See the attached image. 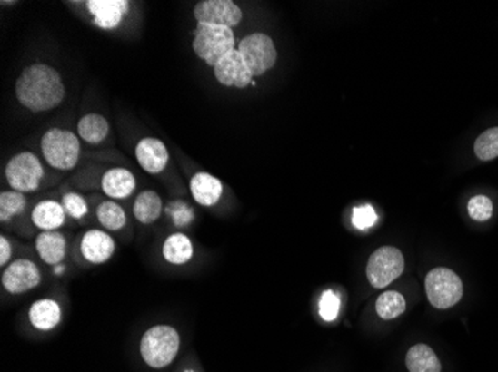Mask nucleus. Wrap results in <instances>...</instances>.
Here are the masks:
<instances>
[{
    "instance_id": "1",
    "label": "nucleus",
    "mask_w": 498,
    "mask_h": 372,
    "mask_svg": "<svg viewBox=\"0 0 498 372\" xmlns=\"http://www.w3.org/2000/svg\"><path fill=\"white\" fill-rule=\"evenodd\" d=\"M18 102L32 112H46L57 108L65 99V85L55 69L36 63L25 67L15 83Z\"/></svg>"
},
{
    "instance_id": "2",
    "label": "nucleus",
    "mask_w": 498,
    "mask_h": 372,
    "mask_svg": "<svg viewBox=\"0 0 498 372\" xmlns=\"http://www.w3.org/2000/svg\"><path fill=\"white\" fill-rule=\"evenodd\" d=\"M195 55L211 67L234 51V34L229 27L221 25L197 24L193 41Z\"/></svg>"
},
{
    "instance_id": "3",
    "label": "nucleus",
    "mask_w": 498,
    "mask_h": 372,
    "mask_svg": "<svg viewBox=\"0 0 498 372\" xmlns=\"http://www.w3.org/2000/svg\"><path fill=\"white\" fill-rule=\"evenodd\" d=\"M179 350V334L167 325L151 328L142 337L141 355L153 368H164L172 364Z\"/></svg>"
},
{
    "instance_id": "4",
    "label": "nucleus",
    "mask_w": 498,
    "mask_h": 372,
    "mask_svg": "<svg viewBox=\"0 0 498 372\" xmlns=\"http://www.w3.org/2000/svg\"><path fill=\"white\" fill-rule=\"evenodd\" d=\"M42 155L51 167L72 170L78 164L81 145L78 136L62 129H51L42 136Z\"/></svg>"
},
{
    "instance_id": "5",
    "label": "nucleus",
    "mask_w": 498,
    "mask_h": 372,
    "mask_svg": "<svg viewBox=\"0 0 498 372\" xmlns=\"http://www.w3.org/2000/svg\"><path fill=\"white\" fill-rule=\"evenodd\" d=\"M425 290L428 301L439 310L455 306L463 298V281L453 269L437 267L427 274Z\"/></svg>"
},
{
    "instance_id": "6",
    "label": "nucleus",
    "mask_w": 498,
    "mask_h": 372,
    "mask_svg": "<svg viewBox=\"0 0 498 372\" xmlns=\"http://www.w3.org/2000/svg\"><path fill=\"white\" fill-rule=\"evenodd\" d=\"M404 269V258L399 249L383 246L370 257L365 274L370 285L376 289H383L399 279Z\"/></svg>"
},
{
    "instance_id": "7",
    "label": "nucleus",
    "mask_w": 498,
    "mask_h": 372,
    "mask_svg": "<svg viewBox=\"0 0 498 372\" xmlns=\"http://www.w3.org/2000/svg\"><path fill=\"white\" fill-rule=\"evenodd\" d=\"M5 174L9 186L25 194L38 190L39 182L44 178V167L35 153L21 152L9 160Z\"/></svg>"
},
{
    "instance_id": "8",
    "label": "nucleus",
    "mask_w": 498,
    "mask_h": 372,
    "mask_svg": "<svg viewBox=\"0 0 498 372\" xmlns=\"http://www.w3.org/2000/svg\"><path fill=\"white\" fill-rule=\"evenodd\" d=\"M239 53L245 60L246 66L254 76H262L274 66L278 53L274 44L267 34H253L239 44Z\"/></svg>"
},
{
    "instance_id": "9",
    "label": "nucleus",
    "mask_w": 498,
    "mask_h": 372,
    "mask_svg": "<svg viewBox=\"0 0 498 372\" xmlns=\"http://www.w3.org/2000/svg\"><path fill=\"white\" fill-rule=\"evenodd\" d=\"M194 18L199 24L236 27L242 21V11L232 0H204L195 5Z\"/></svg>"
},
{
    "instance_id": "10",
    "label": "nucleus",
    "mask_w": 498,
    "mask_h": 372,
    "mask_svg": "<svg viewBox=\"0 0 498 372\" xmlns=\"http://www.w3.org/2000/svg\"><path fill=\"white\" fill-rule=\"evenodd\" d=\"M41 283L38 267L27 259H18L9 265L2 274V285L9 294H25Z\"/></svg>"
},
{
    "instance_id": "11",
    "label": "nucleus",
    "mask_w": 498,
    "mask_h": 372,
    "mask_svg": "<svg viewBox=\"0 0 498 372\" xmlns=\"http://www.w3.org/2000/svg\"><path fill=\"white\" fill-rule=\"evenodd\" d=\"M215 78L221 85L232 88H246L254 81V74L246 66L239 51H233L214 67Z\"/></svg>"
},
{
    "instance_id": "12",
    "label": "nucleus",
    "mask_w": 498,
    "mask_h": 372,
    "mask_svg": "<svg viewBox=\"0 0 498 372\" xmlns=\"http://www.w3.org/2000/svg\"><path fill=\"white\" fill-rule=\"evenodd\" d=\"M136 160L146 173L158 174L166 169L169 152L162 141L154 137H145L137 143Z\"/></svg>"
},
{
    "instance_id": "13",
    "label": "nucleus",
    "mask_w": 498,
    "mask_h": 372,
    "mask_svg": "<svg viewBox=\"0 0 498 372\" xmlns=\"http://www.w3.org/2000/svg\"><path fill=\"white\" fill-rule=\"evenodd\" d=\"M87 8L95 17V24L100 29H115L129 11V2L125 0H90Z\"/></svg>"
},
{
    "instance_id": "14",
    "label": "nucleus",
    "mask_w": 498,
    "mask_h": 372,
    "mask_svg": "<svg viewBox=\"0 0 498 372\" xmlns=\"http://www.w3.org/2000/svg\"><path fill=\"white\" fill-rule=\"evenodd\" d=\"M115 250V243L113 237L99 230H92L84 234L81 241V252L83 257L92 264H104L113 257Z\"/></svg>"
},
{
    "instance_id": "15",
    "label": "nucleus",
    "mask_w": 498,
    "mask_h": 372,
    "mask_svg": "<svg viewBox=\"0 0 498 372\" xmlns=\"http://www.w3.org/2000/svg\"><path fill=\"white\" fill-rule=\"evenodd\" d=\"M190 190H192L195 203L200 206L211 207L220 201L221 195H223V183L215 176L199 171L193 176Z\"/></svg>"
},
{
    "instance_id": "16",
    "label": "nucleus",
    "mask_w": 498,
    "mask_h": 372,
    "mask_svg": "<svg viewBox=\"0 0 498 372\" xmlns=\"http://www.w3.org/2000/svg\"><path fill=\"white\" fill-rule=\"evenodd\" d=\"M136 179L127 169H111L102 178V190L111 199H125L134 194Z\"/></svg>"
},
{
    "instance_id": "17",
    "label": "nucleus",
    "mask_w": 498,
    "mask_h": 372,
    "mask_svg": "<svg viewBox=\"0 0 498 372\" xmlns=\"http://www.w3.org/2000/svg\"><path fill=\"white\" fill-rule=\"evenodd\" d=\"M60 318H62L60 306L53 299H39L30 307V323L41 331H50L53 328L57 327Z\"/></svg>"
},
{
    "instance_id": "18",
    "label": "nucleus",
    "mask_w": 498,
    "mask_h": 372,
    "mask_svg": "<svg viewBox=\"0 0 498 372\" xmlns=\"http://www.w3.org/2000/svg\"><path fill=\"white\" fill-rule=\"evenodd\" d=\"M36 249L44 262L57 265L62 262L66 253V240L57 231H44L36 239Z\"/></svg>"
},
{
    "instance_id": "19",
    "label": "nucleus",
    "mask_w": 498,
    "mask_h": 372,
    "mask_svg": "<svg viewBox=\"0 0 498 372\" xmlns=\"http://www.w3.org/2000/svg\"><path fill=\"white\" fill-rule=\"evenodd\" d=\"M65 207L60 206L57 201L45 200L35 207L32 211V220L35 225L44 231H55L65 223Z\"/></svg>"
},
{
    "instance_id": "20",
    "label": "nucleus",
    "mask_w": 498,
    "mask_h": 372,
    "mask_svg": "<svg viewBox=\"0 0 498 372\" xmlns=\"http://www.w3.org/2000/svg\"><path fill=\"white\" fill-rule=\"evenodd\" d=\"M406 367L409 372H442L439 357L427 344H416L407 352Z\"/></svg>"
},
{
    "instance_id": "21",
    "label": "nucleus",
    "mask_w": 498,
    "mask_h": 372,
    "mask_svg": "<svg viewBox=\"0 0 498 372\" xmlns=\"http://www.w3.org/2000/svg\"><path fill=\"white\" fill-rule=\"evenodd\" d=\"M108 121L99 113H88L79 120L78 136H81V139L87 143L97 145L108 137Z\"/></svg>"
},
{
    "instance_id": "22",
    "label": "nucleus",
    "mask_w": 498,
    "mask_h": 372,
    "mask_svg": "<svg viewBox=\"0 0 498 372\" xmlns=\"http://www.w3.org/2000/svg\"><path fill=\"white\" fill-rule=\"evenodd\" d=\"M163 210L162 199L154 191H144L137 195L134 201V213L141 223H153L160 218Z\"/></svg>"
},
{
    "instance_id": "23",
    "label": "nucleus",
    "mask_w": 498,
    "mask_h": 372,
    "mask_svg": "<svg viewBox=\"0 0 498 372\" xmlns=\"http://www.w3.org/2000/svg\"><path fill=\"white\" fill-rule=\"evenodd\" d=\"M163 257L171 264H187L188 260L193 258L192 241L181 232L172 234L163 244Z\"/></svg>"
},
{
    "instance_id": "24",
    "label": "nucleus",
    "mask_w": 498,
    "mask_h": 372,
    "mask_svg": "<svg viewBox=\"0 0 498 372\" xmlns=\"http://www.w3.org/2000/svg\"><path fill=\"white\" fill-rule=\"evenodd\" d=\"M406 310V299L399 292H385L376 301V311L383 320L399 318Z\"/></svg>"
},
{
    "instance_id": "25",
    "label": "nucleus",
    "mask_w": 498,
    "mask_h": 372,
    "mask_svg": "<svg viewBox=\"0 0 498 372\" xmlns=\"http://www.w3.org/2000/svg\"><path fill=\"white\" fill-rule=\"evenodd\" d=\"M97 220L109 231H118L125 225V213L114 201H105L97 209Z\"/></svg>"
},
{
    "instance_id": "26",
    "label": "nucleus",
    "mask_w": 498,
    "mask_h": 372,
    "mask_svg": "<svg viewBox=\"0 0 498 372\" xmlns=\"http://www.w3.org/2000/svg\"><path fill=\"white\" fill-rule=\"evenodd\" d=\"M474 153L481 162H491L498 157V127L482 132L474 143Z\"/></svg>"
},
{
    "instance_id": "27",
    "label": "nucleus",
    "mask_w": 498,
    "mask_h": 372,
    "mask_svg": "<svg viewBox=\"0 0 498 372\" xmlns=\"http://www.w3.org/2000/svg\"><path fill=\"white\" fill-rule=\"evenodd\" d=\"M25 195L17 191H9V192H2L0 195V220L8 222L13 220L14 216L20 215L21 211L25 210Z\"/></svg>"
},
{
    "instance_id": "28",
    "label": "nucleus",
    "mask_w": 498,
    "mask_h": 372,
    "mask_svg": "<svg viewBox=\"0 0 498 372\" xmlns=\"http://www.w3.org/2000/svg\"><path fill=\"white\" fill-rule=\"evenodd\" d=\"M469 215L472 220L485 222L493 216V201L486 195H474L469 201Z\"/></svg>"
},
{
    "instance_id": "29",
    "label": "nucleus",
    "mask_w": 498,
    "mask_h": 372,
    "mask_svg": "<svg viewBox=\"0 0 498 372\" xmlns=\"http://www.w3.org/2000/svg\"><path fill=\"white\" fill-rule=\"evenodd\" d=\"M341 308V298L334 290H325L324 294L321 295L320 299V316L325 322H333L336 320Z\"/></svg>"
},
{
    "instance_id": "30",
    "label": "nucleus",
    "mask_w": 498,
    "mask_h": 372,
    "mask_svg": "<svg viewBox=\"0 0 498 372\" xmlns=\"http://www.w3.org/2000/svg\"><path fill=\"white\" fill-rule=\"evenodd\" d=\"M376 222H378V215H376L374 207L367 204V206H360L354 209V227L364 231V230H370V228L374 227Z\"/></svg>"
},
{
    "instance_id": "31",
    "label": "nucleus",
    "mask_w": 498,
    "mask_h": 372,
    "mask_svg": "<svg viewBox=\"0 0 498 372\" xmlns=\"http://www.w3.org/2000/svg\"><path fill=\"white\" fill-rule=\"evenodd\" d=\"M63 207L74 220H81V218L87 215L88 206L85 200L81 195L75 194V192L63 195Z\"/></svg>"
},
{
    "instance_id": "32",
    "label": "nucleus",
    "mask_w": 498,
    "mask_h": 372,
    "mask_svg": "<svg viewBox=\"0 0 498 372\" xmlns=\"http://www.w3.org/2000/svg\"><path fill=\"white\" fill-rule=\"evenodd\" d=\"M167 211H169V215L172 216L174 225L179 228L185 227V225L192 222L193 218H194L192 207L184 203V201H174V203L169 204Z\"/></svg>"
},
{
    "instance_id": "33",
    "label": "nucleus",
    "mask_w": 498,
    "mask_h": 372,
    "mask_svg": "<svg viewBox=\"0 0 498 372\" xmlns=\"http://www.w3.org/2000/svg\"><path fill=\"white\" fill-rule=\"evenodd\" d=\"M13 255V248H11V243H9L5 237L0 239V265H5L8 262L9 258Z\"/></svg>"
},
{
    "instance_id": "34",
    "label": "nucleus",
    "mask_w": 498,
    "mask_h": 372,
    "mask_svg": "<svg viewBox=\"0 0 498 372\" xmlns=\"http://www.w3.org/2000/svg\"><path fill=\"white\" fill-rule=\"evenodd\" d=\"M55 274H62L63 273V267H60V269H55Z\"/></svg>"
},
{
    "instance_id": "35",
    "label": "nucleus",
    "mask_w": 498,
    "mask_h": 372,
    "mask_svg": "<svg viewBox=\"0 0 498 372\" xmlns=\"http://www.w3.org/2000/svg\"><path fill=\"white\" fill-rule=\"evenodd\" d=\"M185 372H194V371H185Z\"/></svg>"
}]
</instances>
